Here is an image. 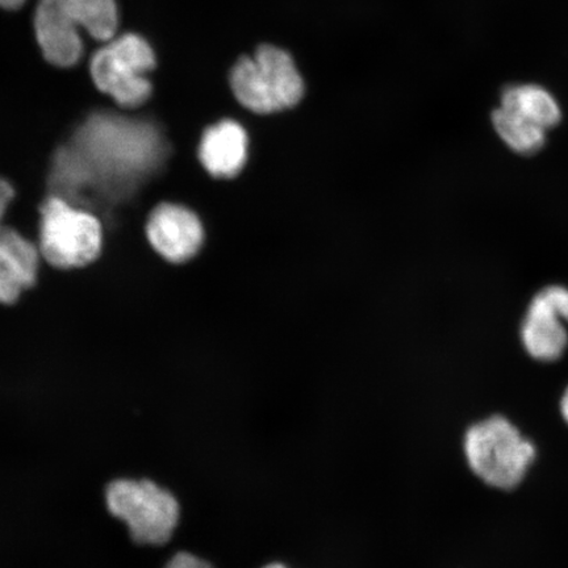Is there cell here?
<instances>
[{
  "instance_id": "cell-1",
  "label": "cell",
  "mask_w": 568,
  "mask_h": 568,
  "mask_svg": "<svg viewBox=\"0 0 568 568\" xmlns=\"http://www.w3.org/2000/svg\"><path fill=\"white\" fill-rule=\"evenodd\" d=\"M234 97L255 113L291 109L304 95L303 78L288 52L261 45L253 55L240 59L231 71Z\"/></svg>"
},
{
  "instance_id": "cell-2",
  "label": "cell",
  "mask_w": 568,
  "mask_h": 568,
  "mask_svg": "<svg viewBox=\"0 0 568 568\" xmlns=\"http://www.w3.org/2000/svg\"><path fill=\"white\" fill-rule=\"evenodd\" d=\"M468 466L487 485L514 489L536 458V447L503 416L471 426L465 436Z\"/></svg>"
},
{
  "instance_id": "cell-3",
  "label": "cell",
  "mask_w": 568,
  "mask_h": 568,
  "mask_svg": "<svg viewBox=\"0 0 568 568\" xmlns=\"http://www.w3.org/2000/svg\"><path fill=\"white\" fill-rule=\"evenodd\" d=\"M155 54L149 42L136 33H125L92 55L90 73L103 94L125 109H136L152 95L148 73L155 68Z\"/></svg>"
},
{
  "instance_id": "cell-4",
  "label": "cell",
  "mask_w": 568,
  "mask_h": 568,
  "mask_svg": "<svg viewBox=\"0 0 568 568\" xmlns=\"http://www.w3.org/2000/svg\"><path fill=\"white\" fill-rule=\"evenodd\" d=\"M40 253L57 268L83 267L102 252L101 222L87 211L74 209L61 197H49L41 207Z\"/></svg>"
},
{
  "instance_id": "cell-5",
  "label": "cell",
  "mask_w": 568,
  "mask_h": 568,
  "mask_svg": "<svg viewBox=\"0 0 568 568\" xmlns=\"http://www.w3.org/2000/svg\"><path fill=\"white\" fill-rule=\"evenodd\" d=\"M105 499L110 513L126 523L139 544L168 542L180 520L175 497L151 480L112 481Z\"/></svg>"
},
{
  "instance_id": "cell-6",
  "label": "cell",
  "mask_w": 568,
  "mask_h": 568,
  "mask_svg": "<svg viewBox=\"0 0 568 568\" xmlns=\"http://www.w3.org/2000/svg\"><path fill=\"white\" fill-rule=\"evenodd\" d=\"M568 290L546 287L535 296L521 328L525 349L538 361H557L568 344Z\"/></svg>"
},
{
  "instance_id": "cell-7",
  "label": "cell",
  "mask_w": 568,
  "mask_h": 568,
  "mask_svg": "<svg viewBox=\"0 0 568 568\" xmlns=\"http://www.w3.org/2000/svg\"><path fill=\"white\" fill-rule=\"evenodd\" d=\"M146 236L163 258L172 264H183L201 251L204 231L193 211L182 205L162 203L149 215Z\"/></svg>"
},
{
  "instance_id": "cell-8",
  "label": "cell",
  "mask_w": 568,
  "mask_h": 568,
  "mask_svg": "<svg viewBox=\"0 0 568 568\" xmlns=\"http://www.w3.org/2000/svg\"><path fill=\"white\" fill-rule=\"evenodd\" d=\"M34 31L47 61L59 68H71L81 61L83 41L57 0H40L34 13Z\"/></svg>"
},
{
  "instance_id": "cell-9",
  "label": "cell",
  "mask_w": 568,
  "mask_h": 568,
  "mask_svg": "<svg viewBox=\"0 0 568 568\" xmlns=\"http://www.w3.org/2000/svg\"><path fill=\"white\" fill-rule=\"evenodd\" d=\"M39 251L16 230L0 226V304L11 305L39 274Z\"/></svg>"
},
{
  "instance_id": "cell-10",
  "label": "cell",
  "mask_w": 568,
  "mask_h": 568,
  "mask_svg": "<svg viewBox=\"0 0 568 568\" xmlns=\"http://www.w3.org/2000/svg\"><path fill=\"white\" fill-rule=\"evenodd\" d=\"M247 158V134L234 120H223L203 133L199 160L216 178H233L243 170Z\"/></svg>"
},
{
  "instance_id": "cell-11",
  "label": "cell",
  "mask_w": 568,
  "mask_h": 568,
  "mask_svg": "<svg viewBox=\"0 0 568 568\" xmlns=\"http://www.w3.org/2000/svg\"><path fill=\"white\" fill-rule=\"evenodd\" d=\"M500 106L513 111L544 130L559 123V104L550 92L538 84H515L504 90Z\"/></svg>"
},
{
  "instance_id": "cell-12",
  "label": "cell",
  "mask_w": 568,
  "mask_h": 568,
  "mask_svg": "<svg viewBox=\"0 0 568 568\" xmlns=\"http://www.w3.org/2000/svg\"><path fill=\"white\" fill-rule=\"evenodd\" d=\"M67 16L92 39L110 41L118 31L116 0H57Z\"/></svg>"
},
{
  "instance_id": "cell-13",
  "label": "cell",
  "mask_w": 568,
  "mask_h": 568,
  "mask_svg": "<svg viewBox=\"0 0 568 568\" xmlns=\"http://www.w3.org/2000/svg\"><path fill=\"white\" fill-rule=\"evenodd\" d=\"M493 122L499 136L517 153H537L545 145L546 130L513 111L499 106L493 113Z\"/></svg>"
},
{
  "instance_id": "cell-14",
  "label": "cell",
  "mask_w": 568,
  "mask_h": 568,
  "mask_svg": "<svg viewBox=\"0 0 568 568\" xmlns=\"http://www.w3.org/2000/svg\"><path fill=\"white\" fill-rule=\"evenodd\" d=\"M166 568H212L209 562L190 552H178Z\"/></svg>"
},
{
  "instance_id": "cell-15",
  "label": "cell",
  "mask_w": 568,
  "mask_h": 568,
  "mask_svg": "<svg viewBox=\"0 0 568 568\" xmlns=\"http://www.w3.org/2000/svg\"><path fill=\"white\" fill-rule=\"evenodd\" d=\"M13 196H16V191H13L11 183L4 181L3 178H0V222H2L4 213L7 209H9Z\"/></svg>"
},
{
  "instance_id": "cell-16",
  "label": "cell",
  "mask_w": 568,
  "mask_h": 568,
  "mask_svg": "<svg viewBox=\"0 0 568 568\" xmlns=\"http://www.w3.org/2000/svg\"><path fill=\"white\" fill-rule=\"evenodd\" d=\"M24 3L26 0H0V7L6 10H18Z\"/></svg>"
},
{
  "instance_id": "cell-17",
  "label": "cell",
  "mask_w": 568,
  "mask_h": 568,
  "mask_svg": "<svg viewBox=\"0 0 568 568\" xmlns=\"http://www.w3.org/2000/svg\"><path fill=\"white\" fill-rule=\"evenodd\" d=\"M560 409H562V415L568 424V388L562 397V403H560Z\"/></svg>"
},
{
  "instance_id": "cell-18",
  "label": "cell",
  "mask_w": 568,
  "mask_h": 568,
  "mask_svg": "<svg viewBox=\"0 0 568 568\" xmlns=\"http://www.w3.org/2000/svg\"><path fill=\"white\" fill-rule=\"evenodd\" d=\"M264 568H286V567L282 566V565L273 564V565L266 566Z\"/></svg>"
}]
</instances>
